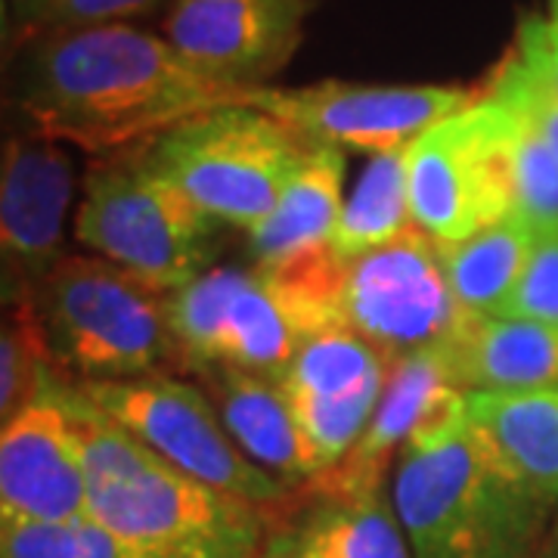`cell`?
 <instances>
[{
	"instance_id": "cell-4",
	"label": "cell",
	"mask_w": 558,
	"mask_h": 558,
	"mask_svg": "<svg viewBox=\"0 0 558 558\" xmlns=\"http://www.w3.org/2000/svg\"><path fill=\"white\" fill-rule=\"evenodd\" d=\"M28 301L50 357L72 385L183 373L168 295L100 255H65Z\"/></svg>"
},
{
	"instance_id": "cell-24",
	"label": "cell",
	"mask_w": 558,
	"mask_h": 558,
	"mask_svg": "<svg viewBox=\"0 0 558 558\" xmlns=\"http://www.w3.org/2000/svg\"><path fill=\"white\" fill-rule=\"evenodd\" d=\"M499 109L502 156L515 196V215L527 220L537 236H558V159L515 112H509L506 106Z\"/></svg>"
},
{
	"instance_id": "cell-2",
	"label": "cell",
	"mask_w": 558,
	"mask_h": 558,
	"mask_svg": "<svg viewBox=\"0 0 558 558\" xmlns=\"http://www.w3.org/2000/svg\"><path fill=\"white\" fill-rule=\"evenodd\" d=\"M391 502L413 558H527L558 506L478 438L465 398L400 450Z\"/></svg>"
},
{
	"instance_id": "cell-18",
	"label": "cell",
	"mask_w": 558,
	"mask_h": 558,
	"mask_svg": "<svg viewBox=\"0 0 558 558\" xmlns=\"http://www.w3.org/2000/svg\"><path fill=\"white\" fill-rule=\"evenodd\" d=\"M190 376L211 398L227 435L255 465L289 490L314 481L292 403L277 379L230 366H205Z\"/></svg>"
},
{
	"instance_id": "cell-23",
	"label": "cell",
	"mask_w": 558,
	"mask_h": 558,
	"mask_svg": "<svg viewBox=\"0 0 558 558\" xmlns=\"http://www.w3.org/2000/svg\"><path fill=\"white\" fill-rule=\"evenodd\" d=\"M413 227L410 186H407V146L373 156L354 193L344 199L339 223L332 230V252L351 260L398 240Z\"/></svg>"
},
{
	"instance_id": "cell-1",
	"label": "cell",
	"mask_w": 558,
	"mask_h": 558,
	"mask_svg": "<svg viewBox=\"0 0 558 558\" xmlns=\"http://www.w3.org/2000/svg\"><path fill=\"white\" fill-rule=\"evenodd\" d=\"M245 102L137 22L44 32L20 47L16 112L38 137L109 156L208 109Z\"/></svg>"
},
{
	"instance_id": "cell-7",
	"label": "cell",
	"mask_w": 558,
	"mask_h": 558,
	"mask_svg": "<svg viewBox=\"0 0 558 558\" xmlns=\"http://www.w3.org/2000/svg\"><path fill=\"white\" fill-rule=\"evenodd\" d=\"M183 373L230 366L282 379L307 336L339 319L277 279L245 267H211L168 295Z\"/></svg>"
},
{
	"instance_id": "cell-27",
	"label": "cell",
	"mask_w": 558,
	"mask_h": 558,
	"mask_svg": "<svg viewBox=\"0 0 558 558\" xmlns=\"http://www.w3.org/2000/svg\"><path fill=\"white\" fill-rule=\"evenodd\" d=\"M481 97L506 106L537 134L558 159V87L512 47L478 87Z\"/></svg>"
},
{
	"instance_id": "cell-16",
	"label": "cell",
	"mask_w": 558,
	"mask_h": 558,
	"mask_svg": "<svg viewBox=\"0 0 558 558\" xmlns=\"http://www.w3.org/2000/svg\"><path fill=\"white\" fill-rule=\"evenodd\" d=\"M459 395L457 381L440 348L418 351L410 357L395 360L388 366V381L381 391L379 407L369 418L357 447L348 453L339 469L317 478L314 490H381V478L391 459L413 440L418 428H425L444 407H450Z\"/></svg>"
},
{
	"instance_id": "cell-21",
	"label": "cell",
	"mask_w": 558,
	"mask_h": 558,
	"mask_svg": "<svg viewBox=\"0 0 558 558\" xmlns=\"http://www.w3.org/2000/svg\"><path fill=\"white\" fill-rule=\"evenodd\" d=\"M465 416L519 478L558 502V388L519 395L469 391Z\"/></svg>"
},
{
	"instance_id": "cell-25",
	"label": "cell",
	"mask_w": 558,
	"mask_h": 558,
	"mask_svg": "<svg viewBox=\"0 0 558 558\" xmlns=\"http://www.w3.org/2000/svg\"><path fill=\"white\" fill-rule=\"evenodd\" d=\"M7 307L0 336V422L16 416L47 385L62 381L40 332L35 304L20 299L7 301Z\"/></svg>"
},
{
	"instance_id": "cell-30",
	"label": "cell",
	"mask_w": 558,
	"mask_h": 558,
	"mask_svg": "<svg viewBox=\"0 0 558 558\" xmlns=\"http://www.w3.org/2000/svg\"><path fill=\"white\" fill-rule=\"evenodd\" d=\"M512 50L558 87V0H546L543 10L519 22Z\"/></svg>"
},
{
	"instance_id": "cell-22",
	"label": "cell",
	"mask_w": 558,
	"mask_h": 558,
	"mask_svg": "<svg viewBox=\"0 0 558 558\" xmlns=\"http://www.w3.org/2000/svg\"><path fill=\"white\" fill-rule=\"evenodd\" d=\"M537 233L521 215L490 223L462 242H440V260L450 289L469 314H494L512 295Z\"/></svg>"
},
{
	"instance_id": "cell-32",
	"label": "cell",
	"mask_w": 558,
	"mask_h": 558,
	"mask_svg": "<svg viewBox=\"0 0 558 558\" xmlns=\"http://www.w3.org/2000/svg\"><path fill=\"white\" fill-rule=\"evenodd\" d=\"M553 558H558V531H556V549H553Z\"/></svg>"
},
{
	"instance_id": "cell-20",
	"label": "cell",
	"mask_w": 558,
	"mask_h": 558,
	"mask_svg": "<svg viewBox=\"0 0 558 558\" xmlns=\"http://www.w3.org/2000/svg\"><path fill=\"white\" fill-rule=\"evenodd\" d=\"M341 183L344 153L329 146H311L292 180L286 183L274 211L245 233L255 270L270 274L329 248L332 230L344 208Z\"/></svg>"
},
{
	"instance_id": "cell-28",
	"label": "cell",
	"mask_w": 558,
	"mask_h": 558,
	"mask_svg": "<svg viewBox=\"0 0 558 558\" xmlns=\"http://www.w3.org/2000/svg\"><path fill=\"white\" fill-rule=\"evenodd\" d=\"M494 314L558 326V236H537L519 286Z\"/></svg>"
},
{
	"instance_id": "cell-8",
	"label": "cell",
	"mask_w": 558,
	"mask_h": 558,
	"mask_svg": "<svg viewBox=\"0 0 558 558\" xmlns=\"http://www.w3.org/2000/svg\"><path fill=\"white\" fill-rule=\"evenodd\" d=\"M78 391L190 478L264 512L289 494L282 481L267 475L233 444L202 385L159 373L128 381H84Z\"/></svg>"
},
{
	"instance_id": "cell-15",
	"label": "cell",
	"mask_w": 558,
	"mask_h": 558,
	"mask_svg": "<svg viewBox=\"0 0 558 558\" xmlns=\"http://www.w3.org/2000/svg\"><path fill=\"white\" fill-rule=\"evenodd\" d=\"M75 165L57 140L22 131L3 143L0 165V258L7 301L32 299L65 258V215Z\"/></svg>"
},
{
	"instance_id": "cell-31",
	"label": "cell",
	"mask_w": 558,
	"mask_h": 558,
	"mask_svg": "<svg viewBox=\"0 0 558 558\" xmlns=\"http://www.w3.org/2000/svg\"><path fill=\"white\" fill-rule=\"evenodd\" d=\"M10 3V25H13V44L22 47L32 38H38L60 7V0H7Z\"/></svg>"
},
{
	"instance_id": "cell-5",
	"label": "cell",
	"mask_w": 558,
	"mask_h": 558,
	"mask_svg": "<svg viewBox=\"0 0 558 558\" xmlns=\"http://www.w3.org/2000/svg\"><path fill=\"white\" fill-rule=\"evenodd\" d=\"M218 227L149 161L146 143L97 156L84 174L78 242L161 295L215 267Z\"/></svg>"
},
{
	"instance_id": "cell-26",
	"label": "cell",
	"mask_w": 558,
	"mask_h": 558,
	"mask_svg": "<svg viewBox=\"0 0 558 558\" xmlns=\"http://www.w3.org/2000/svg\"><path fill=\"white\" fill-rule=\"evenodd\" d=\"M0 558H128L119 539L84 515L72 521H0Z\"/></svg>"
},
{
	"instance_id": "cell-11",
	"label": "cell",
	"mask_w": 558,
	"mask_h": 558,
	"mask_svg": "<svg viewBox=\"0 0 558 558\" xmlns=\"http://www.w3.org/2000/svg\"><path fill=\"white\" fill-rule=\"evenodd\" d=\"M478 100L462 84H348L319 81L304 87H255L245 102L286 124L307 146L395 153L440 119Z\"/></svg>"
},
{
	"instance_id": "cell-12",
	"label": "cell",
	"mask_w": 558,
	"mask_h": 558,
	"mask_svg": "<svg viewBox=\"0 0 558 558\" xmlns=\"http://www.w3.org/2000/svg\"><path fill=\"white\" fill-rule=\"evenodd\" d=\"M385 381V357L351 329L326 326L304 339L279 385L292 403L314 481L339 469L357 447Z\"/></svg>"
},
{
	"instance_id": "cell-10",
	"label": "cell",
	"mask_w": 558,
	"mask_h": 558,
	"mask_svg": "<svg viewBox=\"0 0 558 558\" xmlns=\"http://www.w3.org/2000/svg\"><path fill=\"white\" fill-rule=\"evenodd\" d=\"M413 223L438 242H462L515 215L502 156V109L481 97L407 146Z\"/></svg>"
},
{
	"instance_id": "cell-9",
	"label": "cell",
	"mask_w": 558,
	"mask_h": 558,
	"mask_svg": "<svg viewBox=\"0 0 558 558\" xmlns=\"http://www.w3.org/2000/svg\"><path fill=\"white\" fill-rule=\"evenodd\" d=\"M440 260V242L422 227L348 260L336 317L376 348L385 363L447 344L465 319Z\"/></svg>"
},
{
	"instance_id": "cell-17",
	"label": "cell",
	"mask_w": 558,
	"mask_h": 558,
	"mask_svg": "<svg viewBox=\"0 0 558 558\" xmlns=\"http://www.w3.org/2000/svg\"><path fill=\"white\" fill-rule=\"evenodd\" d=\"M444 360L457 388L519 395L558 388V326L502 314H465Z\"/></svg>"
},
{
	"instance_id": "cell-19",
	"label": "cell",
	"mask_w": 558,
	"mask_h": 558,
	"mask_svg": "<svg viewBox=\"0 0 558 558\" xmlns=\"http://www.w3.org/2000/svg\"><path fill=\"white\" fill-rule=\"evenodd\" d=\"M319 499L267 537L260 558H413L395 502L381 490H317Z\"/></svg>"
},
{
	"instance_id": "cell-29",
	"label": "cell",
	"mask_w": 558,
	"mask_h": 558,
	"mask_svg": "<svg viewBox=\"0 0 558 558\" xmlns=\"http://www.w3.org/2000/svg\"><path fill=\"white\" fill-rule=\"evenodd\" d=\"M171 0H60L44 32H65V28H90V25H116V22H137L153 16ZM40 32V35H44Z\"/></svg>"
},
{
	"instance_id": "cell-14",
	"label": "cell",
	"mask_w": 558,
	"mask_h": 558,
	"mask_svg": "<svg viewBox=\"0 0 558 558\" xmlns=\"http://www.w3.org/2000/svg\"><path fill=\"white\" fill-rule=\"evenodd\" d=\"M307 10V0H171L161 38L202 75L248 94L292 62Z\"/></svg>"
},
{
	"instance_id": "cell-3",
	"label": "cell",
	"mask_w": 558,
	"mask_h": 558,
	"mask_svg": "<svg viewBox=\"0 0 558 558\" xmlns=\"http://www.w3.org/2000/svg\"><path fill=\"white\" fill-rule=\"evenodd\" d=\"M87 515L119 539L128 558H260L264 509L190 478L72 385Z\"/></svg>"
},
{
	"instance_id": "cell-13",
	"label": "cell",
	"mask_w": 558,
	"mask_h": 558,
	"mask_svg": "<svg viewBox=\"0 0 558 558\" xmlns=\"http://www.w3.org/2000/svg\"><path fill=\"white\" fill-rule=\"evenodd\" d=\"M87 515V469L72 381H53L0 422V521Z\"/></svg>"
},
{
	"instance_id": "cell-6",
	"label": "cell",
	"mask_w": 558,
	"mask_h": 558,
	"mask_svg": "<svg viewBox=\"0 0 558 558\" xmlns=\"http://www.w3.org/2000/svg\"><path fill=\"white\" fill-rule=\"evenodd\" d=\"M311 146L248 102L208 109L146 143V156L205 215L252 230L274 211Z\"/></svg>"
}]
</instances>
